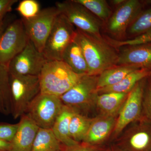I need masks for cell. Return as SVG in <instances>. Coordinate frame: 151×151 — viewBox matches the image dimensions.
<instances>
[{
  "instance_id": "7",
  "label": "cell",
  "mask_w": 151,
  "mask_h": 151,
  "mask_svg": "<svg viewBox=\"0 0 151 151\" xmlns=\"http://www.w3.org/2000/svg\"><path fill=\"white\" fill-rule=\"evenodd\" d=\"M63 106L60 97L40 93L32 100L25 114L39 128L51 129Z\"/></svg>"
},
{
  "instance_id": "20",
  "label": "cell",
  "mask_w": 151,
  "mask_h": 151,
  "mask_svg": "<svg viewBox=\"0 0 151 151\" xmlns=\"http://www.w3.org/2000/svg\"><path fill=\"white\" fill-rule=\"evenodd\" d=\"M62 60L77 74H89L88 65L82 50L74 40L65 49L63 55Z\"/></svg>"
},
{
  "instance_id": "24",
  "label": "cell",
  "mask_w": 151,
  "mask_h": 151,
  "mask_svg": "<svg viewBox=\"0 0 151 151\" xmlns=\"http://www.w3.org/2000/svg\"><path fill=\"white\" fill-rule=\"evenodd\" d=\"M0 113L11 114L9 73L8 68L0 64Z\"/></svg>"
},
{
  "instance_id": "12",
  "label": "cell",
  "mask_w": 151,
  "mask_h": 151,
  "mask_svg": "<svg viewBox=\"0 0 151 151\" xmlns=\"http://www.w3.org/2000/svg\"><path fill=\"white\" fill-rule=\"evenodd\" d=\"M47 61L29 40L24 48L12 60L8 68L10 74L39 76Z\"/></svg>"
},
{
  "instance_id": "9",
  "label": "cell",
  "mask_w": 151,
  "mask_h": 151,
  "mask_svg": "<svg viewBox=\"0 0 151 151\" xmlns=\"http://www.w3.org/2000/svg\"><path fill=\"white\" fill-rule=\"evenodd\" d=\"M55 6L76 29L96 36H102L101 21L75 0L57 2Z\"/></svg>"
},
{
  "instance_id": "16",
  "label": "cell",
  "mask_w": 151,
  "mask_h": 151,
  "mask_svg": "<svg viewBox=\"0 0 151 151\" xmlns=\"http://www.w3.org/2000/svg\"><path fill=\"white\" fill-rule=\"evenodd\" d=\"M9 151H31L39 128L27 114L23 115Z\"/></svg>"
},
{
  "instance_id": "35",
  "label": "cell",
  "mask_w": 151,
  "mask_h": 151,
  "mask_svg": "<svg viewBox=\"0 0 151 151\" xmlns=\"http://www.w3.org/2000/svg\"><path fill=\"white\" fill-rule=\"evenodd\" d=\"M126 0H113L111 1V2L114 6H116V7L121 5Z\"/></svg>"
},
{
  "instance_id": "4",
  "label": "cell",
  "mask_w": 151,
  "mask_h": 151,
  "mask_svg": "<svg viewBox=\"0 0 151 151\" xmlns=\"http://www.w3.org/2000/svg\"><path fill=\"white\" fill-rule=\"evenodd\" d=\"M98 76L88 74L81 76L78 82L68 92L60 96L63 105L72 108L76 112L87 116L95 107L97 94Z\"/></svg>"
},
{
  "instance_id": "37",
  "label": "cell",
  "mask_w": 151,
  "mask_h": 151,
  "mask_svg": "<svg viewBox=\"0 0 151 151\" xmlns=\"http://www.w3.org/2000/svg\"><path fill=\"white\" fill-rule=\"evenodd\" d=\"M146 2L147 3H151V1H146Z\"/></svg>"
},
{
  "instance_id": "3",
  "label": "cell",
  "mask_w": 151,
  "mask_h": 151,
  "mask_svg": "<svg viewBox=\"0 0 151 151\" xmlns=\"http://www.w3.org/2000/svg\"><path fill=\"white\" fill-rule=\"evenodd\" d=\"M11 115L14 119L25 114L32 100L41 92L37 76L10 74Z\"/></svg>"
},
{
  "instance_id": "25",
  "label": "cell",
  "mask_w": 151,
  "mask_h": 151,
  "mask_svg": "<svg viewBox=\"0 0 151 151\" xmlns=\"http://www.w3.org/2000/svg\"><path fill=\"white\" fill-rule=\"evenodd\" d=\"M95 16L101 21L108 22L112 11L105 0H75Z\"/></svg>"
},
{
  "instance_id": "23",
  "label": "cell",
  "mask_w": 151,
  "mask_h": 151,
  "mask_svg": "<svg viewBox=\"0 0 151 151\" xmlns=\"http://www.w3.org/2000/svg\"><path fill=\"white\" fill-rule=\"evenodd\" d=\"M93 118L74 112L70 120L69 133L71 139L78 143L83 142Z\"/></svg>"
},
{
  "instance_id": "14",
  "label": "cell",
  "mask_w": 151,
  "mask_h": 151,
  "mask_svg": "<svg viewBox=\"0 0 151 151\" xmlns=\"http://www.w3.org/2000/svg\"><path fill=\"white\" fill-rule=\"evenodd\" d=\"M118 116L98 115L93 118L88 132L82 142L95 147H105L111 137Z\"/></svg>"
},
{
  "instance_id": "27",
  "label": "cell",
  "mask_w": 151,
  "mask_h": 151,
  "mask_svg": "<svg viewBox=\"0 0 151 151\" xmlns=\"http://www.w3.org/2000/svg\"><path fill=\"white\" fill-rule=\"evenodd\" d=\"M16 10L22 19H29L35 17L40 12V4L36 0H23L19 3Z\"/></svg>"
},
{
  "instance_id": "2",
  "label": "cell",
  "mask_w": 151,
  "mask_h": 151,
  "mask_svg": "<svg viewBox=\"0 0 151 151\" xmlns=\"http://www.w3.org/2000/svg\"><path fill=\"white\" fill-rule=\"evenodd\" d=\"M83 75L75 73L63 60L47 61L39 76L40 93L60 97L70 90Z\"/></svg>"
},
{
  "instance_id": "1",
  "label": "cell",
  "mask_w": 151,
  "mask_h": 151,
  "mask_svg": "<svg viewBox=\"0 0 151 151\" xmlns=\"http://www.w3.org/2000/svg\"><path fill=\"white\" fill-rule=\"evenodd\" d=\"M74 41L84 55L89 68L88 75L99 76L117 65L119 53L103 36H96L76 29Z\"/></svg>"
},
{
  "instance_id": "8",
  "label": "cell",
  "mask_w": 151,
  "mask_h": 151,
  "mask_svg": "<svg viewBox=\"0 0 151 151\" xmlns=\"http://www.w3.org/2000/svg\"><path fill=\"white\" fill-rule=\"evenodd\" d=\"M29 40L22 19L11 22L0 35V64L8 68Z\"/></svg>"
},
{
  "instance_id": "22",
  "label": "cell",
  "mask_w": 151,
  "mask_h": 151,
  "mask_svg": "<svg viewBox=\"0 0 151 151\" xmlns=\"http://www.w3.org/2000/svg\"><path fill=\"white\" fill-rule=\"evenodd\" d=\"M62 145L55 136L51 129L39 128L31 151H57Z\"/></svg>"
},
{
  "instance_id": "19",
  "label": "cell",
  "mask_w": 151,
  "mask_h": 151,
  "mask_svg": "<svg viewBox=\"0 0 151 151\" xmlns=\"http://www.w3.org/2000/svg\"><path fill=\"white\" fill-rule=\"evenodd\" d=\"M151 71V69L148 68H140L134 70L117 84L98 89L97 94L110 92L129 93L139 81L150 76Z\"/></svg>"
},
{
  "instance_id": "15",
  "label": "cell",
  "mask_w": 151,
  "mask_h": 151,
  "mask_svg": "<svg viewBox=\"0 0 151 151\" xmlns=\"http://www.w3.org/2000/svg\"><path fill=\"white\" fill-rule=\"evenodd\" d=\"M118 65L151 69V42L127 46L119 53Z\"/></svg>"
},
{
  "instance_id": "17",
  "label": "cell",
  "mask_w": 151,
  "mask_h": 151,
  "mask_svg": "<svg viewBox=\"0 0 151 151\" xmlns=\"http://www.w3.org/2000/svg\"><path fill=\"white\" fill-rule=\"evenodd\" d=\"M129 93L110 92L97 94L95 107L99 112V115L118 116Z\"/></svg>"
},
{
  "instance_id": "30",
  "label": "cell",
  "mask_w": 151,
  "mask_h": 151,
  "mask_svg": "<svg viewBox=\"0 0 151 151\" xmlns=\"http://www.w3.org/2000/svg\"><path fill=\"white\" fill-rule=\"evenodd\" d=\"M19 123L16 124L0 123V139L11 142L17 131Z\"/></svg>"
},
{
  "instance_id": "33",
  "label": "cell",
  "mask_w": 151,
  "mask_h": 151,
  "mask_svg": "<svg viewBox=\"0 0 151 151\" xmlns=\"http://www.w3.org/2000/svg\"><path fill=\"white\" fill-rule=\"evenodd\" d=\"M10 145L9 142L0 139V151H9Z\"/></svg>"
},
{
  "instance_id": "39",
  "label": "cell",
  "mask_w": 151,
  "mask_h": 151,
  "mask_svg": "<svg viewBox=\"0 0 151 151\" xmlns=\"http://www.w3.org/2000/svg\"><path fill=\"white\" fill-rule=\"evenodd\" d=\"M57 151H63L62 150V149H60V150H59Z\"/></svg>"
},
{
  "instance_id": "29",
  "label": "cell",
  "mask_w": 151,
  "mask_h": 151,
  "mask_svg": "<svg viewBox=\"0 0 151 151\" xmlns=\"http://www.w3.org/2000/svg\"><path fill=\"white\" fill-rule=\"evenodd\" d=\"M140 119L151 124V80L148 77L143 95L142 114Z\"/></svg>"
},
{
  "instance_id": "38",
  "label": "cell",
  "mask_w": 151,
  "mask_h": 151,
  "mask_svg": "<svg viewBox=\"0 0 151 151\" xmlns=\"http://www.w3.org/2000/svg\"><path fill=\"white\" fill-rule=\"evenodd\" d=\"M148 78H150V79H151V71L150 74V76H149Z\"/></svg>"
},
{
  "instance_id": "31",
  "label": "cell",
  "mask_w": 151,
  "mask_h": 151,
  "mask_svg": "<svg viewBox=\"0 0 151 151\" xmlns=\"http://www.w3.org/2000/svg\"><path fill=\"white\" fill-rule=\"evenodd\" d=\"M107 147H95L81 142L70 147L62 145L61 149L63 151H106Z\"/></svg>"
},
{
  "instance_id": "6",
  "label": "cell",
  "mask_w": 151,
  "mask_h": 151,
  "mask_svg": "<svg viewBox=\"0 0 151 151\" xmlns=\"http://www.w3.org/2000/svg\"><path fill=\"white\" fill-rule=\"evenodd\" d=\"M111 145L117 151H151V124L140 119L133 122Z\"/></svg>"
},
{
  "instance_id": "34",
  "label": "cell",
  "mask_w": 151,
  "mask_h": 151,
  "mask_svg": "<svg viewBox=\"0 0 151 151\" xmlns=\"http://www.w3.org/2000/svg\"><path fill=\"white\" fill-rule=\"evenodd\" d=\"M11 22H12V20H11V19L10 18L6 17L4 24H3L0 27V35L4 31L5 29L6 28L7 26Z\"/></svg>"
},
{
  "instance_id": "26",
  "label": "cell",
  "mask_w": 151,
  "mask_h": 151,
  "mask_svg": "<svg viewBox=\"0 0 151 151\" xmlns=\"http://www.w3.org/2000/svg\"><path fill=\"white\" fill-rule=\"evenodd\" d=\"M151 4V3H148ZM151 32V7L142 12L131 25L127 32L134 37Z\"/></svg>"
},
{
  "instance_id": "5",
  "label": "cell",
  "mask_w": 151,
  "mask_h": 151,
  "mask_svg": "<svg viewBox=\"0 0 151 151\" xmlns=\"http://www.w3.org/2000/svg\"><path fill=\"white\" fill-rule=\"evenodd\" d=\"M76 30L64 15L60 13L57 17L42 52L47 61L62 60L65 49L74 40Z\"/></svg>"
},
{
  "instance_id": "28",
  "label": "cell",
  "mask_w": 151,
  "mask_h": 151,
  "mask_svg": "<svg viewBox=\"0 0 151 151\" xmlns=\"http://www.w3.org/2000/svg\"><path fill=\"white\" fill-rule=\"evenodd\" d=\"M107 42L115 48L124 46H132L151 42V32L126 40H117L108 37H105Z\"/></svg>"
},
{
  "instance_id": "18",
  "label": "cell",
  "mask_w": 151,
  "mask_h": 151,
  "mask_svg": "<svg viewBox=\"0 0 151 151\" xmlns=\"http://www.w3.org/2000/svg\"><path fill=\"white\" fill-rule=\"evenodd\" d=\"M75 112L72 108L63 105L51 129L55 136L63 146L70 147L79 143L73 140L69 133L70 120Z\"/></svg>"
},
{
  "instance_id": "32",
  "label": "cell",
  "mask_w": 151,
  "mask_h": 151,
  "mask_svg": "<svg viewBox=\"0 0 151 151\" xmlns=\"http://www.w3.org/2000/svg\"><path fill=\"white\" fill-rule=\"evenodd\" d=\"M17 0H0V27L2 25L7 15L10 12Z\"/></svg>"
},
{
  "instance_id": "36",
  "label": "cell",
  "mask_w": 151,
  "mask_h": 151,
  "mask_svg": "<svg viewBox=\"0 0 151 151\" xmlns=\"http://www.w3.org/2000/svg\"><path fill=\"white\" fill-rule=\"evenodd\" d=\"M106 151H117V150H116V149L110 144L109 145H108L107 147Z\"/></svg>"
},
{
  "instance_id": "10",
  "label": "cell",
  "mask_w": 151,
  "mask_h": 151,
  "mask_svg": "<svg viewBox=\"0 0 151 151\" xmlns=\"http://www.w3.org/2000/svg\"><path fill=\"white\" fill-rule=\"evenodd\" d=\"M147 78L139 81L129 93L117 117L111 137L112 142L118 137L130 124L140 119L143 95Z\"/></svg>"
},
{
  "instance_id": "11",
  "label": "cell",
  "mask_w": 151,
  "mask_h": 151,
  "mask_svg": "<svg viewBox=\"0 0 151 151\" xmlns=\"http://www.w3.org/2000/svg\"><path fill=\"white\" fill-rule=\"evenodd\" d=\"M60 13L55 6L41 10L37 15L33 18H22L30 40L40 52H42L55 19Z\"/></svg>"
},
{
  "instance_id": "13",
  "label": "cell",
  "mask_w": 151,
  "mask_h": 151,
  "mask_svg": "<svg viewBox=\"0 0 151 151\" xmlns=\"http://www.w3.org/2000/svg\"><path fill=\"white\" fill-rule=\"evenodd\" d=\"M143 5L138 0H127L117 7L108 21L107 29L116 38L123 37L133 22L142 12Z\"/></svg>"
},
{
  "instance_id": "21",
  "label": "cell",
  "mask_w": 151,
  "mask_h": 151,
  "mask_svg": "<svg viewBox=\"0 0 151 151\" xmlns=\"http://www.w3.org/2000/svg\"><path fill=\"white\" fill-rule=\"evenodd\" d=\"M140 69L134 66L118 65L109 68L98 76L97 90L119 83L132 71Z\"/></svg>"
}]
</instances>
